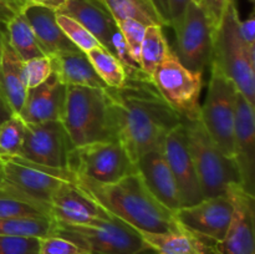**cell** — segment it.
<instances>
[{
  "label": "cell",
  "mask_w": 255,
  "mask_h": 254,
  "mask_svg": "<svg viewBox=\"0 0 255 254\" xmlns=\"http://www.w3.org/2000/svg\"><path fill=\"white\" fill-rule=\"evenodd\" d=\"M114 136L136 164L149 149L162 146L182 119L158 94L149 79H127L120 89L107 87Z\"/></svg>",
  "instance_id": "1"
},
{
  "label": "cell",
  "mask_w": 255,
  "mask_h": 254,
  "mask_svg": "<svg viewBox=\"0 0 255 254\" xmlns=\"http://www.w3.org/2000/svg\"><path fill=\"white\" fill-rule=\"evenodd\" d=\"M72 182L107 213L136 231L166 233L179 227L174 221L173 212L152 196L138 172L107 184L75 176Z\"/></svg>",
  "instance_id": "2"
},
{
  "label": "cell",
  "mask_w": 255,
  "mask_h": 254,
  "mask_svg": "<svg viewBox=\"0 0 255 254\" xmlns=\"http://www.w3.org/2000/svg\"><path fill=\"white\" fill-rule=\"evenodd\" d=\"M60 121L74 147L115 139L107 89L67 86Z\"/></svg>",
  "instance_id": "3"
},
{
  "label": "cell",
  "mask_w": 255,
  "mask_h": 254,
  "mask_svg": "<svg viewBox=\"0 0 255 254\" xmlns=\"http://www.w3.org/2000/svg\"><path fill=\"white\" fill-rule=\"evenodd\" d=\"M236 0H231L213 34L211 67L233 82L237 91L255 105V50H248L239 34Z\"/></svg>",
  "instance_id": "4"
},
{
  "label": "cell",
  "mask_w": 255,
  "mask_h": 254,
  "mask_svg": "<svg viewBox=\"0 0 255 254\" xmlns=\"http://www.w3.org/2000/svg\"><path fill=\"white\" fill-rule=\"evenodd\" d=\"M182 124L203 198L219 196L226 193L233 184H241L234 158L226 156L214 143L201 120H182Z\"/></svg>",
  "instance_id": "5"
},
{
  "label": "cell",
  "mask_w": 255,
  "mask_h": 254,
  "mask_svg": "<svg viewBox=\"0 0 255 254\" xmlns=\"http://www.w3.org/2000/svg\"><path fill=\"white\" fill-rule=\"evenodd\" d=\"M1 157L4 161V181L0 192L39 207L50 216L52 197L65 182L74 181V174L67 169L31 163L19 156Z\"/></svg>",
  "instance_id": "6"
},
{
  "label": "cell",
  "mask_w": 255,
  "mask_h": 254,
  "mask_svg": "<svg viewBox=\"0 0 255 254\" xmlns=\"http://www.w3.org/2000/svg\"><path fill=\"white\" fill-rule=\"evenodd\" d=\"M55 234L94 254H156L136 229L114 216L96 219L91 224L56 222Z\"/></svg>",
  "instance_id": "7"
},
{
  "label": "cell",
  "mask_w": 255,
  "mask_h": 254,
  "mask_svg": "<svg viewBox=\"0 0 255 254\" xmlns=\"http://www.w3.org/2000/svg\"><path fill=\"white\" fill-rule=\"evenodd\" d=\"M151 82L164 101L186 121L201 119V92L203 72L182 65L173 50L154 69Z\"/></svg>",
  "instance_id": "8"
},
{
  "label": "cell",
  "mask_w": 255,
  "mask_h": 254,
  "mask_svg": "<svg viewBox=\"0 0 255 254\" xmlns=\"http://www.w3.org/2000/svg\"><path fill=\"white\" fill-rule=\"evenodd\" d=\"M67 171L96 183H114L137 172L136 164L116 139L72 147Z\"/></svg>",
  "instance_id": "9"
},
{
  "label": "cell",
  "mask_w": 255,
  "mask_h": 254,
  "mask_svg": "<svg viewBox=\"0 0 255 254\" xmlns=\"http://www.w3.org/2000/svg\"><path fill=\"white\" fill-rule=\"evenodd\" d=\"M237 91L233 82L211 67L206 102L201 106V122L214 143L226 156L234 158V125Z\"/></svg>",
  "instance_id": "10"
},
{
  "label": "cell",
  "mask_w": 255,
  "mask_h": 254,
  "mask_svg": "<svg viewBox=\"0 0 255 254\" xmlns=\"http://www.w3.org/2000/svg\"><path fill=\"white\" fill-rule=\"evenodd\" d=\"M177 55L183 66L192 71L203 72L211 65L213 51V29L208 17L196 0L187 6L181 24L174 29Z\"/></svg>",
  "instance_id": "11"
},
{
  "label": "cell",
  "mask_w": 255,
  "mask_h": 254,
  "mask_svg": "<svg viewBox=\"0 0 255 254\" xmlns=\"http://www.w3.org/2000/svg\"><path fill=\"white\" fill-rule=\"evenodd\" d=\"M233 214L229 194L203 198L198 203L173 212L174 221L203 244L219 243L226 236Z\"/></svg>",
  "instance_id": "12"
},
{
  "label": "cell",
  "mask_w": 255,
  "mask_h": 254,
  "mask_svg": "<svg viewBox=\"0 0 255 254\" xmlns=\"http://www.w3.org/2000/svg\"><path fill=\"white\" fill-rule=\"evenodd\" d=\"M72 147L61 121L29 124L19 157L39 166L67 169V158Z\"/></svg>",
  "instance_id": "13"
},
{
  "label": "cell",
  "mask_w": 255,
  "mask_h": 254,
  "mask_svg": "<svg viewBox=\"0 0 255 254\" xmlns=\"http://www.w3.org/2000/svg\"><path fill=\"white\" fill-rule=\"evenodd\" d=\"M233 203V214L226 236L219 243L203 244L207 254H255V202L242 184L227 191Z\"/></svg>",
  "instance_id": "14"
},
{
  "label": "cell",
  "mask_w": 255,
  "mask_h": 254,
  "mask_svg": "<svg viewBox=\"0 0 255 254\" xmlns=\"http://www.w3.org/2000/svg\"><path fill=\"white\" fill-rule=\"evenodd\" d=\"M161 148L178 186L182 207L193 206L201 202L203 194L189 153L183 124L167 133Z\"/></svg>",
  "instance_id": "15"
},
{
  "label": "cell",
  "mask_w": 255,
  "mask_h": 254,
  "mask_svg": "<svg viewBox=\"0 0 255 254\" xmlns=\"http://www.w3.org/2000/svg\"><path fill=\"white\" fill-rule=\"evenodd\" d=\"M234 161L241 184L254 196L255 187V111L254 105L238 92L234 125Z\"/></svg>",
  "instance_id": "16"
},
{
  "label": "cell",
  "mask_w": 255,
  "mask_h": 254,
  "mask_svg": "<svg viewBox=\"0 0 255 254\" xmlns=\"http://www.w3.org/2000/svg\"><path fill=\"white\" fill-rule=\"evenodd\" d=\"M136 169L152 196L171 212L182 207L178 186L161 147L144 152L136 161Z\"/></svg>",
  "instance_id": "17"
},
{
  "label": "cell",
  "mask_w": 255,
  "mask_h": 254,
  "mask_svg": "<svg viewBox=\"0 0 255 254\" xmlns=\"http://www.w3.org/2000/svg\"><path fill=\"white\" fill-rule=\"evenodd\" d=\"M50 217L57 223L91 224L96 219L111 218L74 182H65L54 194L49 208Z\"/></svg>",
  "instance_id": "18"
},
{
  "label": "cell",
  "mask_w": 255,
  "mask_h": 254,
  "mask_svg": "<svg viewBox=\"0 0 255 254\" xmlns=\"http://www.w3.org/2000/svg\"><path fill=\"white\" fill-rule=\"evenodd\" d=\"M67 86L52 72L39 86L27 89L19 116L29 124L60 121L66 100Z\"/></svg>",
  "instance_id": "19"
},
{
  "label": "cell",
  "mask_w": 255,
  "mask_h": 254,
  "mask_svg": "<svg viewBox=\"0 0 255 254\" xmlns=\"http://www.w3.org/2000/svg\"><path fill=\"white\" fill-rule=\"evenodd\" d=\"M21 14L29 22L40 47L46 56H51L59 51L77 49L60 29L56 21V10L29 2Z\"/></svg>",
  "instance_id": "20"
},
{
  "label": "cell",
  "mask_w": 255,
  "mask_h": 254,
  "mask_svg": "<svg viewBox=\"0 0 255 254\" xmlns=\"http://www.w3.org/2000/svg\"><path fill=\"white\" fill-rule=\"evenodd\" d=\"M52 72L66 86H86L107 89L92 67L87 55L79 49L59 51L49 56Z\"/></svg>",
  "instance_id": "21"
},
{
  "label": "cell",
  "mask_w": 255,
  "mask_h": 254,
  "mask_svg": "<svg viewBox=\"0 0 255 254\" xmlns=\"http://www.w3.org/2000/svg\"><path fill=\"white\" fill-rule=\"evenodd\" d=\"M59 12L69 15L79 21L96 37L101 46L110 51L111 37L119 27L104 6L86 0H67Z\"/></svg>",
  "instance_id": "22"
},
{
  "label": "cell",
  "mask_w": 255,
  "mask_h": 254,
  "mask_svg": "<svg viewBox=\"0 0 255 254\" xmlns=\"http://www.w3.org/2000/svg\"><path fill=\"white\" fill-rule=\"evenodd\" d=\"M22 65L24 62L15 54L7 39H5L0 62V95L10 111L16 115L21 111L27 94Z\"/></svg>",
  "instance_id": "23"
},
{
  "label": "cell",
  "mask_w": 255,
  "mask_h": 254,
  "mask_svg": "<svg viewBox=\"0 0 255 254\" xmlns=\"http://www.w3.org/2000/svg\"><path fill=\"white\" fill-rule=\"evenodd\" d=\"M138 233L156 254H207L203 243L181 226L166 233Z\"/></svg>",
  "instance_id": "24"
},
{
  "label": "cell",
  "mask_w": 255,
  "mask_h": 254,
  "mask_svg": "<svg viewBox=\"0 0 255 254\" xmlns=\"http://www.w3.org/2000/svg\"><path fill=\"white\" fill-rule=\"evenodd\" d=\"M5 34L9 45L22 62L35 57L45 56L29 22L21 12L15 15L5 25Z\"/></svg>",
  "instance_id": "25"
},
{
  "label": "cell",
  "mask_w": 255,
  "mask_h": 254,
  "mask_svg": "<svg viewBox=\"0 0 255 254\" xmlns=\"http://www.w3.org/2000/svg\"><path fill=\"white\" fill-rule=\"evenodd\" d=\"M100 1L116 22L131 19L146 26L151 25L163 26L148 0H100Z\"/></svg>",
  "instance_id": "26"
},
{
  "label": "cell",
  "mask_w": 255,
  "mask_h": 254,
  "mask_svg": "<svg viewBox=\"0 0 255 254\" xmlns=\"http://www.w3.org/2000/svg\"><path fill=\"white\" fill-rule=\"evenodd\" d=\"M169 51L171 47L163 34V26L161 25L147 26L142 41L141 52H139V67L142 72L148 79H151L154 69L166 59Z\"/></svg>",
  "instance_id": "27"
},
{
  "label": "cell",
  "mask_w": 255,
  "mask_h": 254,
  "mask_svg": "<svg viewBox=\"0 0 255 254\" xmlns=\"http://www.w3.org/2000/svg\"><path fill=\"white\" fill-rule=\"evenodd\" d=\"M56 222L50 217H17L0 218V236L42 237L54 236Z\"/></svg>",
  "instance_id": "28"
},
{
  "label": "cell",
  "mask_w": 255,
  "mask_h": 254,
  "mask_svg": "<svg viewBox=\"0 0 255 254\" xmlns=\"http://www.w3.org/2000/svg\"><path fill=\"white\" fill-rule=\"evenodd\" d=\"M87 59L105 85L110 89H120L127 81L126 70L116 56L104 46H97L86 52Z\"/></svg>",
  "instance_id": "29"
},
{
  "label": "cell",
  "mask_w": 255,
  "mask_h": 254,
  "mask_svg": "<svg viewBox=\"0 0 255 254\" xmlns=\"http://www.w3.org/2000/svg\"><path fill=\"white\" fill-rule=\"evenodd\" d=\"M27 124L16 114H12L0 125V154L19 156Z\"/></svg>",
  "instance_id": "30"
},
{
  "label": "cell",
  "mask_w": 255,
  "mask_h": 254,
  "mask_svg": "<svg viewBox=\"0 0 255 254\" xmlns=\"http://www.w3.org/2000/svg\"><path fill=\"white\" fill-rule=\"evenodd\" d=\"M56 21L67 39L85 54L94 47L100 46V42L97 41L96 37L69 15L56 11Z\"/></svg>",
  "instance_id": "31"
},
{
  "label": "cell",
  "mask_w": 255,
  "mask_h": 254,
  "mask_svg": "<svg viewBox=\"0 0 255 254\" xmlns=\"http://www.w3.org/2000/svg\"><path fill=\"white\" fill-rule=\"evenodd\" d=\"M17 217L50 216L39 207H35L27 202L14 198V197L0 192V218H17Z\"/></svg>",
  "instance_id": "32"
},
{
  "label": "cell",
  "mask_w": 255,
  "mask_h": 254,
  "mask_svg": "<svg viewBox=\"0 0 255 254\" xmlns=\"http://www.w3.org/2000/svg\"><path fill=\"white\" fill-rule=\"evenodd\" d=\"M116 24L127 47H128L132 59L139 65V52H141L142 41H143L147 26L131 19L121 20V21H117Z\"/></svg>",
  "instance_id": "33"
},
{
  "label": "cell",
  "mask_w": 255,
  "mask_h": 254,
  "mask_svg": "<svg viewBox=\"0 0 255 254\" xmlns=\"http://www.w3.org/2000/svg\"><path fill=\"white\" fill-rule=\"evenodd\" d=\"M22 71L27 89L36 87L52 74L51 60L46 55L27 60L22 65Z\"/></svg>",
  "instance_id": "34"
},
{
  "label": "cell",
  "mask_w": 255,
  "mask_h": 254,
  "mask_svg": "<svg viewBox=\"0 0 255 254\" xmlns=\"http://www.w3.org/2000/svg\"><path fill=\"white\" fill-rule=\"evenodd\" d=\"M0 254H39V238L0 236Z\"/></svg>",
  "instance_id": "35"
},
{
  "label": "cell",
  "mask_w": 255,
  "mask_h": 254,
  "mask_svg": "<svg viewBox=\"0 0 255 254\" xmlns=\"http://www.w3.org/2000/svg\"><path fill=\"white\" fill-rule=\"evenodd\" d=\"M84 249L74 242L54 234L39 238V254H80Z\"/></svg>",
  "instance_id": "36"
},
{
  "label": "cell",
  "mask_w": 255,
  "mask_h": 254,
  "mask_svg": "<svg viewBox=\"0 0 255 254\" xmlns=\"http://www.w3.org/2000/svg\"><path fill=\"white\" fill-rule=\"evenodd\" d=\"M208 17L213 31L218 29L231 0H196Z\"/></svg>",
  "instance_id": "37"
},
{
  "label": "cell",
  "mask_w": 255,
  "mask_h": 254,
  "mask_svg": "<svg viewBox=\"0 0 255 254\" xmlns=\"http://www.w3.org/2000/svg\"><path fill=\"white\" fill-rule=\"evenodd\" d=\"M239 34L248 50H255V15L251 12L246 20L239 21Z\"/></svg>",
  "instance_id": "38"
},
{
  "label": "cell",
  "mask_w": 255,
  "mask_h": 254,
  "mask_svg": "<svg viewBox=\"0 0 255 254\" xmlns=\"http://www.w3.org/2000/svg\"><path fill=\"white\" fill-rule=\"evenodd\" d=\"M192 0H168L169 15H171V26L176 29L181 24L187 6Z\"/></svg>",
  "instance_id": "39"
},
{
  "label": "cell",
  "mask_w": 255,
  "mask_h": 254,
  "mask_svg": "<svg viewBox=\"0 0 255 254\" xmlns=\"http://www.w3.org/2000/svg\"><path fill=\"white\" fill-rule=\"evenodd\" d=\"M149 4L158 15L163 26H171V15H169L168 0H148Z\"/></svg>",
  "instance_id": "40"
},
{
  "label": "cell",
  "mask_w": 255,
  "mask_h": 254,
  "mask_svg": "<svg viewBox=\"0 0 255 254\" xmlns=\"http://www.w3.org/2000/svg\"><path fill=\"white\" fill-rule=\"evenodd\" d=\"M0 1L7 5L15 14H20L24 10V7L29 4L30 0H0Z\"/></svg>",
  "instance_id": "41"
},
{
  "label": "cell",
  "mask_w": 255,
  "mask_h": 254,
  "mask_svg": "<svg viewBox=\"0 0 255 254\" xmlns=\"http://www.w3.org/2000/svg\"><path fill=\"white\" fill-rule=\"evenodd\" d=\"M66 1L67 0H30V2H32V4L44 5V6L51 7V9L56 10V11H59L66 4Z\"/></svg>",
  "instance_id": "42"
},
{
  "label": "cell",
  "mask_w": 255,
  "mask_h": 254,
  "mask_svg": "<svg viewBox=\"0 0 255 254\" xmlns=\"http://www.w3.org/2000/svg\"><path fill=\"white\" fill-rule=\"evenodd\" d=\"M15 15L16 14H15L7 5H5L4 2L0 1V24L6 25Z\"/></svg>",
  "instance_id": "43"
},
{
  "label": "cell",
  "mask_w": 255,
  "mask_h": 254,
  "mask_svg": "<svg viewBox=\"0 0 255 254\" xmlns=\"http://www.w3.org/2000/svg\"><path fill=\"white\" fill-rule=\"evenodd\" d=\"M11 115H12V112L10 111L9 107L6 106V104H5L4 100H2L1 95H0V124H2L5 120L9 119Z\"/></svg>",
  "instance_id": "44"
},
{
  "label": "cell",
  "mask_w": 255,
  "mask_h": 254,
  "mask_svg": "<svg viewBox=\"0 0 255 254\" xmlns=\"http://www.w3.org/2000/svg\"><path fill=\"white\" fill-rule=\"evenodd\" d=\"M5 39H6V34H5V30L1 29V24H0V62H1L2 51H4Z\"/></svg>",
  "instance_id": "45"
},
{
  "label": "cell",
  "mask_w": 255,
  "mask_h": 254,
  "mask_svg": "<svg viewBox=\"0 0 255 254\" xmlns=\"http://www.w3.org/2000/svg\"><path fill=\"white\" fill-rule=\"evenodd\" d=\"M2 181H4V161H2V157L0 156V186H1Z\"/></svg>",
  "instance_id": "46"
},
{
  "label": "cell",
  "mask_w": 255,
  "mask_h": 254,
  "mask_svg": "<svg viewBox=\"0 0 255 254\" xmlns=\"http://www.w3.org/2000/svg\"><path fill=\"white\" fill-rule=\"evenodd\" d=\"M86 1L94 2V4H97V5H101V6H104V5L101 4V1H100V0H86Z\"/></svg>",
  "instance_id": "47"
},
{
  "label": "cell",
  "mask_w": 255,
  "mask_h": 254,
  "mask_svg": "<svg viewBox=\"0 0 255 254\" xmlns=\"http://www.w3.org/2000/svg\"><path fill=\"white\" fill-rule=\"evenodd\" d=\"M80 254H94V253H90V252H84V253H80Z\"/></svg>",
  "instance_id": "48"
},
{
  "label": "cell",
  "mask_w": 255,
  "mask_h": 254,
  "mask_svg": "<svg viewBox=\"0 0 255 254\" xmlns=\"http://www.w3.org/2000/svg\"><path fill=\"white\" fill-rule=\"evenodd\" d=\"M251 1H252V2H254V0H251Z\"/></svg>",
  "instance_id": "49"
},
{
  "label": "cell",
  "mask_w": 255,
  "mask_h": 254,
  "mask_svg": "<svg viewBox=\"0 0 255 254\" xmlns=\"http://www.w3.org/2000/svg\"><path fill=\"white\" fill-rule=\"evenodd\" d=\"M0 125H1V124H0Z\"/></svg>",
  "instance_id": "50"
}]
</instances>
